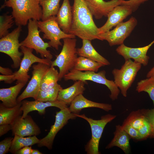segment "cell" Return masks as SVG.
I'll list each match as a JSON object with an SVG mask.
<instances>
[{
	"label": "cell",
	"instance_id": "1",
	"mask_svg": "<svg viewBox=\"0 0 154 154\" xmlns=\"http://www.w3.org/2000/svg\"><path fill=\"white\" fill-rule=\"evenodd\" d=\"M72 22L69 34L80 39L100 40L98 28L85 0H74Z\"/></svg>",
	"mask_w": 154,
	"mask_h": 154
},
{
	"label": "cell",
	"instance_id": "2",
	"mask_svg": "<svg viewBox=\"0 0 154 154\" xmlns=\"http://www.w3.org/2000/svg\"><path fill=\"white\" fill-rule=\"evenodd\" d=\"M6 7L12 8V15L17 26H25L30 19H41L42 9L37 0H5L0 9Z\"/></svg>",
	"mask_w": 154,
	"mask_h": 154
},
{
	"label": "cell",
	"instance_id": "3",
	"mask_svg": "<svg viewBox=\"0 0 154 154\" xmlns=\"http://www.w3.org/2000/svg\"><path fill=\"white\" fill-rule=\"evenodd\" d=\"M20 48L23 53L19 69L11 75H0V81H4L5 83L11 84L16 80V84L19 83H27L30 76L28 72L32 64L36 63H42L51 66V60L46 58H40L33 53V49L21 46Z\"/></svg>",
	"mask_w": 154,
	"mask_h": 154
},
{
	"label": "cell",
	"instance_id": "4",
	"mask_svg": "<svg viewBox=\"0 0 154 154\" xmlns=\"http://www.w3.org/2000/svg\"><path fill=\"white\" fill-rule=\"evenodd\" d=\"M63 44L59 54L52 62L50 66H57L59 69V80L72 69L78 58L75 38L63 39Z\"/></svg>",
	"mask_w": 154,
	"mask_h": 154
},
{
	"label": "cell",
	"instance_id": "5",
	"mask_svg": "<svg viewBox=\"0 0 154 154\" xmlns=\"http://www.w3.org/2000/svg\"><path fill=\"white\" fill-rule=\"evenodd\" d=\"M106 72L104 70L98 72L91 71L82 72L73 69L64 77L65 80L74 81L81 80L86 82L90 80L97 83L105 85L110 90V98L113 101L117 99L120 90L114 81L107 79L106 77Z\"/></svg>",
	"mask_w": 154,
	"mask_h": 154
},
{
	"label": "cell",
	"instance_id": "6",
	"mask_svg": "<svg viewBox=\"0 0 154 154\" xmlns=\"http://www.w3.org/2000/svg\"><path fill=\"white\" fill-rule=\"evenodd\" d=\"M142 65L129 59L125 60L120 69L114 68L112 70L114 81L124 97H127V90L135 80Z\"/></svg>",
	"mask_w": 154,
	"mask_h": 154
},
{
	"label": "cell",
	"instance_id": "7",
	"mask_svg": "<svg viewBox=\"0 0 154 154\" xmlns=\"http://www.w3.org/2000/svg\"><path fill=\"white\" fill-rule=\"evenodd\" d=\"M76 114L77 117L86 120L90 126L91 138L85 146V151L88 154H100L99 151V144L104 129L107 124L114 119L116 116L108 114L102 116L100 119L95 120L87 117L84 114Z\"/></svg>",
	"mask_w": 154,
	"mask_h": 154
},
{
	"label": "cell",
	"instance_id": "8",
	"mask_svg": "<svg viewBox=\"0 0 154 154\" xmlns=\"http://www.w3.org/2000/svg\"><path fill=\"white\" fill-rule=\"evenodd\" d=\"M37 21L33 19L29 20L28 23V33L26 37L20 43V46L34 50L37 54H39L42 58L50 60L53 56L47 48L50 47L48 42H45L40 35Z\"/></svg>",
	"mask_w": 154,
	"mask_h": 154
},
{
	"label": "cell",
	"instance_id": "9",
	"mask_svg": "<svg viewBox=\"0 0 154 154\" xmlns=\"http://www.w3.org/2000/svg\"><path fill=\"white\" fill-rule=\"evenodd\" d=\"M37 24L40 31L44 33L43 38L49 40L48 43L50 47L57 50L59 46L62 45L61 39L76 38L75 36L66 34L62 30L57 22L55 16L45 21H38Z\"/></svg>",
	"mask_w": 154,
	"mask_h": 154
},
{
	"label": "cell",
	"instance_id": "10",
	"mask_svg": "<svg viewBox=\"0 0 154 154\" xmlns=\"http://www.w3.org/2000/svg\"><path fill=\"white\" fill-rule=\"evenodd\" d=\"M11 32L0 38V52L8 55L12 59L13 68H18L20 65L23 53L19 51L21 46L19 40L22 26H19Z\"/></svg>",
	"mask_w": 154,
	"mask_h": 154
},
{
	"label": "cell",
	"instance_id": "11",
	"mask_svg": "<svg viewBox=\"0 0 154 154\" xmlns=\"http://www.w3.org/2000/svg\"><path fill=\"white\" fill-rule=\"evenodd\" d=\"M136 19L131 17L127 21L122 22L112 30L99 34L100 40H106L110 46L120 45L129 36L137 24Z\"/></svg>",
	"mask_w": 154,
	"mask_h": 154
},
{
	"label": "cell",
	"instance_id": "12",
	"mask_svg": "<svg viewBox=\"0 0 154 154\" xmlns=\"http://www.w3.org/2000/svg\"><path fill=\"white\" fill-rule=\"evenodd\" d=\"M56 113L54 124L51 126L48 134L40 140L37 144L38 147H46L48 149H51L54 138L58 132L67 124L69 120L74 119L77 117L76 114L71 112L68 107L60 110Z\"/></svg>",
	"mask_w": 154,
	"mask_h": 154
},
{
	"label": "cell",
	"instance_id": "13",
	"mask_svg": "<svg viewBox=\"0 0 154 154\" xmlns=\"http://www.w3.org/2000/svg\"><path fill=\"white\" fill-rule=\"evenodd\" d=\"M50 67L47 64L39 62L33 65L32 78L25 90L17 98L18 103L29 98L36 100L42 78Z\"/></svg>",
	"mask_w": 154,
	"mask_h": 154
},
{
	"label": "cell",
	"instance_id": "14",
	"mask_svg": "<svg viewBox=\"0 0 154 154\" xmlns=\"http://www.w3.org/2000/svg\"><path fill=\"white\" fill-rule=\"evenodd\" d=\"M154 43V40L146 46L138 48L129 47L123 43L116 48V51L124 58L125 60L132 59L134 61L146 66L148 64L149 58L147 55V52Z\"/></svg>",
	"mask_w": 154,
	"mask_h": 154
},
{
	"label": "cell",
	"instance_id": "15",
	"mask_svg": "<svg viewBox=\"0 0 154 154\" xmlns=\"http://www.w3.org/2000/svg\"><path fill=\"white\" fill-rule=\"evenodd\" d=\"M11 125L13 135H16L21 137L36 136L41 132L40 128L31 117L28 115L24 118L19 116Z\"/></svg>",
	"mask_w": 154,
	"mask_h": 154
},
{
	"label": "cell",
	"instance_id": "16",
	"mask_svg": "<svg viewBox=\"0 0 154 154\" xmlns=\"http://www.w3.org/2000/svg\"><path fill=\"white\" fill-rule=\"evenodd\" d=\"M133 12L129 6L119 5L116 7L107 16L106 23L98 28L99 34L110 31L113 27H116Z\"/></svg>",
	"mask_w": 154,
	"mask_h": 154
},
{
	"label": "cell",
	"instance_id": "17",
	"mask_svg": "<svg viewBox=\"0 0 154 154\" xmlns=\"http://www.w3.org/2000/svg\"><path fill=\"white\" fill-rule=\"evenodd\" d=\"M123 0H85L92 15L96 19L108 15L116 7L121 5Z\"/></svg>",
	"mask_w": 154,
	"mask_h": 154
},
{
	"label": "cell",
	"instance_id": "18",
	"mask_svg": "<svg viewBox=\"0 0 154 154\" xmlns=\"http://www.w3.org/2000/svg\"><path fill=\"white\" fill-rule=\"evenodd\" d=\"M21 109L23 112L22 117H25L30 112L37 111L40 115H44L45 113V109L50 107H55L60 110L67 108L68 106L57 100L53 102H42L37 100L29 101L23 100L21 101Z\"/></svg>",
	"mask_w": 154,
	"mask_h": 154
},
{
	"label": "cell",
	"instance_id": "19",
	"mask_svg": "<svg viewBox=\"0 0 154 154\" xmlns=\"http://www.w3.org/2000/svg\"><path fill=\"white\" fill-rule=\"evenodd\" d=\"M89 108H98L106 112L112 110L111 104L92 101L85 98L82 94L79 95L74 99L69 108L71 112L79 114L82 109Z\"/></svg>",
	"mask_w": 154,
	"mask_h": 154
},
{
	"label": "cell",
	"instance_id": "20",
	"mask_svg": "<svg viewBox=\"0 0 154 154\" xmlns=\"http://www.w3.org/2000/svg\"><path fill=\"white\" fill-rule=\"evenodd\" d=\"M86 82L81 80L75 81L70 87L60 90L57 100L68 106L79 95L83 94L85 90L84 85Z\"/></svg>",
	"mask_w": 154,
	"mask_h": 154
},
{
	"label": "cell",
	"instance_id": "21",
	"mask_svg": "<svg viewBox=\"0 0 154 154\" xmlns=\"http://www.w3.org/2000/svg\"><path fill=\"white\" fill-rule=\"evenodd\" d=\"M56 19L62 30L65 33L69 34L72 19V7L69 0H63Z\"/></svg>",
	"mask_w": 154,
	"mask_h": 154
},
{
	"label": "cell",
	"instance_id": "22",
	"mask_svg": "<svg viewBox=\"0 0 154 154\" xmlns=\"http://www.w3.org/2000/svg\"><path fill=\"white\" fill-rule=\"evenodd\" d=\"M114 134L113 139L106 148L108 149L116 146L121 149L125 154H129L130 151L129 140L131 137L123 129L121 125H116Z\"/></svg>",
	"mask_w": 154,
	"mask_h": 154
},
{
	"label": "cell",
	"instance_id": "23",
	"mask_svg": "<svg viewBox=\"0 0 154 154\" xmlns=\"http://www.w3.org/2000/svg\"><path fill=\"white\" fill-rule=\"evenodd\" d=\"M26 83H19L8 88L0 89V100L5 106L9 108L16 106L18 104L17 96Z\"/></svg>",
	"mask_w": 154,
	"mask_h": 154
},
{
	"label": "cell",
	"instance_id": "24",
	"mask_svg": "<svg viewBox=\"0 0 154 154\" xmlns=\"http://www.w3.org/2000/svg\"><path fill=\"white\" fill-rule=\"evenodd\" d=\"M82 45L80 48H77L78 55L89 58L105 66H108L110 63L107 59L99 54L92 45L91 40H82Z\"/></svg>",
	"mask_w": 154,
	"mask_h": 154
},
{
	"label": "cell",
	"instance_id": "25",
	"mask_svg": "<svg viewBox=\"0 0 154 154\" xmlns=\"http://www.w3.org/2000/svg\"><path fill=\"white\" fill-rule=\"evenodd\" d=\"M21 102H19L15 106L9 108L0 103V125L11 124L23 112L21 109Z\"/></svg>",
	"mask_w": 154,
	"mask_h": 154
},
{
	"label": "cell",
	"instance_id": "26",
	"mask_svg": "<svg viewBox=\"0 0 154 154\" xmlns=\"http://www.w3.org/2000/svg\"><path fill=\"white\" fill-rule=\"evenodd\" d=\"M40 140L36 135L24 137L15 135L12 140L9 151L12 153L15 154L17 151L24 147L37 144Z\"/></svg>",
	"mask_w": 154,
	"mask_h": 154
},
{
	"label": "cell",
	"instance_id": "27",
	"mask_svg": "<svg viewBox=\"0 0 154 154\" xmlns=\"http://www.w3.org/2000/svg\"><path fill=\"white\" fill-rule=\"evenodd\" d=\"M104 65L91 59L79 56L78 57L73 69L80 71H91L97 72Z\"/></svg>",
	"mask_w": 154,
	"mask_h": 154
},
{
	"label": "cell",
	"instance_id": "28",
	"mask_svg": "<svg viewBox=\"0 0 154 154\" xmlns=\"http://www.w3.org/2000/svg\"><path fill=\"white\" fill-rule=\"evenodd\" d=\"M60 0H43L40 2L42 10V21L56 15L60 9Z\"/></svg>",
	"mask_w": 154,
	"mask_h": 154
},
{
	"label": "cell",
	"instance_id": "29",
	"mask_svg": "<svg viewBox=\"0 0 154 154\" xmlns=\"http://www.w3.org/2000/svg\"><path fill=\"white\" fill-rule=\"evenodd\" d=\"M59 80V72L54 67L50 66L42 80L40 90H45L54 87Z\"/></svg>",
	"mask_w": 154,
	"mask_h": 154
},
{
	"label": "cell",
	"instance_id": "30",
	"mask_svg": "<svg viewBox=\"0 0 154 154\" xmlns=\"http://www.w3.org/2000/svg\"><path fill=\"white\" fill-rule=\"evenodd\" d=\"M62 88L58 83L54 87L45 90H40L36 100L42 102H53L57 100L60 89Z\"/></svg>",
	"mask_w": 154,
	"mask_h": 154
},
{
	"label": "cell",
	"instance_id": "31",
	"mask_svg": "<svg viewBox=\"0 0 154 154\" xmlns=\"http://www.w3.org/2000/svg\"><path fill=\"white\" fill-rule=\"evenodd\" d=\"M145 119V116L142 109L131 112L123 122L130 125L138 130L143 125Z\"/></svg>",
	"mask_w": 154,
	"mask_h": 154
},
{
	"label": "cell",
	"instance_id": "32",
	"mask_svg": "<svg viewBox=\"0 0 154 154\" xmlns=\"http://www.w3.org/2000/svg\"><path fill=\"white\" fill-rule=\"evenodd\" d=\"M136 90L138 93L142 92H147L154 106V77L147 78L138 82Z\"/></svg>",
	"mask_w": 154,
	"mask_h": 154
},
{
	"label": "cell",
	"instance_id": "33",
	"mask_svg": "<svg viewBox=\"0 0 154 154\" xmlns=\"http://www.w3.org/2000/svg\"><path fill=\"white\" fill-rule=\"evenodd\" d=\"M7 12L0 16V38L9 33V30L11 28L15 23L13 17L9 15Z\"/></svg>",
	"mask_w": 154,
	"mask_h": 154
},
{
	"label": "cell",
	"instance_id": "34",
	"mask_svg": "<svg viewBox=\"0 0 154 154\" xmlns=\"http://www.w3.org/2000/svg\"><path fill=\"white\" fill-rule=\"evenodd\" d=\"M143 110L150 127L151 134L150 137L154 138V108L143 109Z\"/></svg>",
	"mask_w": 154,
	"mask_h": 154
},
{
	"label": "cell",
	"instance_id": "35",
	"mask_svg": "<svg viewBox=\"0 0 154 154\" xmlns=\"http://www.w3.org/2000/svg\"><path fill=\"white\" fill-rule=\"evenodd\" d=\"M138 131L141 140L146 139L150 137L151 134V129L149 122L146 118L143 124L138 129Z\"/></svg>",
	"mask_w": 154,
	"mask_h": 154
},
{
	"label": "cell",
	"instance_id": "36",
	"mask_svg": "<svg viewBox=\"0 0 154 154\" xmlns=\"http://www.w3.org/2000/svg\"><path fill=\"white\" fill-rule=\"evenodd\" d=\"M121 126L123 129L131 138L137 140H141L138 130L133 128L130 125L123 122Z\"/></svg>",
	"mask_w": 154,
	"mask_h": 154
},
{
	"label": "cell",
	"instance_id": "37",
	"mask_svg": "<svg viewBox=\"0 0 154 154\" xmlns=\"http://www.w3.org/2000/svg\"><path fill=\"white\" fill-rule=\"evenodd\" d=\"M13 139L12 137H8L0 141V154H5L9 151Z\"/></svg>",
	"mask_w": 154,
	"mask_h": 154
},
{
	"label": "cell",
	"instance_id": "38",
	"mask_svg": "<svg viewBox=\"0 0 154 154\" xmlns=\"http://www.w3.org/2000/svg\"><path fill=\"white\" fill-rule=\"evenodd\" d=\"M149 0H123L121 5L129 7L133 12L137 10L141 4Z\"/></svg>",
	"mask_w": 154,
	"mask_h": 154
},
{
	"label": "cell",
	"instance_id": "39",
	"mask_svg": "<svg viewBox=\"0 0 154 154\" xmlns=\"http://www.w3.org/2000/svg\"><path fill=\"white\" fill-rule=\"evenodd\" d=\"M11 129L12 126L10 124L0 125V137H1Z\"/></svg>",
	"mask_w": 154,
	"mask_h": 154
},
{
	"label": "cell",
	"instance_id": "40",
	"mask_svg": "<svg viewBox=\"0 0 154 154\" xmlns=\"http://www.w3.org/2000/svg\"><path fill=\"white\" fill-rule=\"evenodd\" d=\"M32 150L31 146H26L19 149L16 152L15 154H31Z\"/></svg>",
	"mask_w": 154,
	"mask_h": 154
},
{
	"label": "cell",
	"instance_id": "41",
	"mask_svg": "<svg viewBox=\"0 0 154 154\" xmlns=\"http://www.w3.org/2000/svg\"><path fill=\"white\" fill-rule=\"evenodd\" d=\"M0 72L2 75L9 76L12 75L13 72L11 69L8 68L0 66Z\"/></svg>",
	"mask_w": 154,
	"mask_h": 154
},
{
	"label": "cell",
	"instance_id": "42",
	"mask_svg": "<svg viewBox=\"0 0 154 154\" xmlns=\"http://www.w3.org/2000/svg\"><path fill=\"white\" fill-rule=\"evenodd\" d=\"M154 77V66L147 72L146 75L147 78Z\"/></svg>",
	"mask_w": 154,
	"mask_h": 154
},
{
	"label": "cell",
	"instance_id": "43",
	"mask_svg": "<svg viewBox=\"0 0 154 154\" xmlns=\"http://www.w3.org/2000/svg\"><path fill=\"white\" fill-rule=\"evenodd\" d=\"M42 153L40 152L37 149H33L31 154H42Z\"/></svg>",
	"mask_w": 154,
	"mask_h": 154
},
{
	"label": "cell",
	"instance_id": "44",
	"mask_svg": "<svg viewBox=\"0 0 154 154\" xmlns=\"http://www.w3.org/2000/svg\"><path fill=\"white\" fill-rule=\"evenodd\" d=\"M40 3V2L43 0H37Z\"/></svg>",
	"mask_w": 154,
	"mask_h": 154
}]
</instances>
